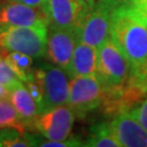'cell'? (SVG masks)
I'll use <instances>...</instances> for the list:
<instances>
[{"label": "cell", "mask_w": 147, "mask_h": 147, "mask_svg": "<svg viewBox=\"0 0 147 147\" xmlns=\"http://www.w3.org/2000/svg\"><path fill=\"white\" fill-rule=\"evenodd\" d=\"M9 1H18V2H21V3L36 8V9H42L46 0H9Z\"/></svg>", "instance_id": "cell-23"}, {"label": "cell", "mask_w": 147, "mask_h": 147, "mask_svg": "<svg viewBox=\"0 0 147 147\" xmlns=\"http://www.w3.org/2000/svg\"><path fill=\"white\" fill-rule=\"evenodd\" d=\"M132 117H134L137 122L147 131V97L129 111Z\"/></svg>", "instance_id": "cell-20"}, {"label": "cell", "mask_w": 147, "mask_h": 147, "mask_svg": "<svg viewBox=\"0 0 147 147\" xmlns=\"http://www.w3.org/2000/svg\"><path fill=\"white\" fill-rule=\"evenodd\" d=\"M83 1H84L86 5H88L89 7H93V5L96 3V1H97V0H83Z\"/></svg>", "instance_id": "cell-25"}, {"label": "cell", "mask_w": 147, "mask_h": 147, "mask_svg": "<svg viewBox=\"0 0 147 147\" xmlns=\"http://www.w3.org/2000/svg\"><path fill=\"white\" fill-rule=\"evenodd\" d=\"M75 115L68 105L59 106L36 117L32 127L49 141H64L71 136Z\"/></svg>", "instance_id": "cell-7"}, {"label": "cell", "mask_w": 147, "mask_h": 147, "mask_svg": "<svg viewBox=\"0 0 147 147\" xmlns=\"http://www.w3.org/2000/svg\"><path fill=\"white\" fill-rule=\"evenodd\" d=\"M2 26L45 27L48 21L42 9L5 0L0 5V27Z\"/></svg>", "instance_id": "cell-9"}, {"label": "cell", "mask_w": 147, "mask_h": 147, "mask_svg": "<svg viewBox=\"0 0 147 147\" xmlns=\"http://www.w3.org/2000/svg\"><path fill=\"white\" fill-rule=\"evenodd\" d=\"M140 1H142V2H144L145 5H147V0H140Z\"/></svg>", "instance_id": "cell-27"}, {"label": "cell", "mask_w": 147, "mask_h": 147, "mask_svg": "<svg viewBox=\"0 0 147 147\" xmlns=\"http://www.w3.org/2000/svg\"><path fill=\"white\" fill-rule=\"evenodd\" d=\"M110 126L120 147H147V131L129 111L116 115Z\"/></svg>", "instance_id": "cell-11"}, {"label": "cell", "mask_w": 147, "mask_h": 147, "mask_svg": "<svg viewBox=\"0 0 147 147\" xmlns=\"http://www.w3.org/2000/svg\"><path fill=\"white\" fill-rule=\"evenodd\" d=\"M102 98L104 87L96 74L71 79L67 105L76 118L84 119L88 113L96 110L102 104Z\"/></svg>", "instance_id": "cell-5"}, {"label": "cell", "mask_w": 147, "mask_h": 147, "mask_svg": "<svg viewBox=\"0 0 147 147\" xmlns=\"http://www.w3.org/2000/svg\"><path fill=\"white\" fill-rule=\"evenodd\" d=\"M89 8L83 0H46L42 10L48 25L76 32Z\"/></svg>", "instance_id": "cell-8"}, {"label": "cell", "mask_w": 147, "mask_h": 147, "mask_svg": "<svg viewBox=\"0 0 147 147\" xmlns=\"http://www.w3.org/2000/svg\"><path fill=\"white\" fill-rule=\"evenodd\" d=\"M97 70V48L78 42L65 73L72 79L75 76L95 75Z\"/></svg>", "instance_id": "cell-12"}, {"label": "cell", "mask_w": 147, "mask_h": 147, "mask_svg": "<svg viewBox=\"0 0 147 147\" xmlns=\"http://www.w3.org/2000/svg\"><path fill=\"white\" fill-rule=\"evenodd\" d=\"M125 9H127L137 20H140L147 27V5L138 0L136 3H134L132 7L125 8Z\"/></svg>", "instance_id": "cell-21"}, {"label": "cell", "mask_w": 147, "mask_h": 147, "mask_svg": "<svg viewBox=\"0 0 147 147\" xmlns=\"http://www.w3.org/2000/svg\"><path fill=\"white\" fill-rule=\"evenodd\" d=\"M96 75L104 89L122 86L129 79L130 67L127 60L110 37L97 48Z\"/></svg>", "instance_id": "cell-3"}, {"label": "cell", "mask_w": 147, "mask_h": 147, "mask_svg": "<svg viewBox=\"0 0 147 147\" xmlns=\"http://www.w3.org/2000/svg\"><path fill=\"white\" fill-rule=\"evenodd\" d=\"M35 146V135L21 132L16 127L0 129V147Z\"/></svg>", "instance_id": "cell-16"}, {"label": "cell", "mask_w": 147, "mask_h": 147, "mask_svg": "<svg viewBox=\"0 0 147 147\" xmlns=\"http://www.w3.org/2000/svg\"><path fill=\"white\" fill-rule=\"evenodd\" d=\"M84 146L120 147V144L111 130L110 122H100L92 126L89 136L84 141Z\"/></svg>", "instance_id": "cell-14"}, {"label": "cell", "mask_w": 147, "mask_h": 147, "mask_svg": "<svg viewBox=\"0 0 147 147\" xmlns=\"http://www.w3.org/2000/svg\"><path fill=\"white\" fill-rule=\"evenodd\" d=\"M34 78L42 90V104L38 108V115L67 105L70 82L64 70L50 64H42L34 70Z\"/></svg>", "instance_id": "cell-4"}, {"label": "cell", "mask_w": 147, "mask_h": 147, "mask_svg": "<svg viewBox=\"0 0 147 147\" xmlns=\"http://www.w3.org/2000/svg\"><path fill=\"white\" fill-rule=\"evenodd\" d=\"M20 82L22 81H20L19 78L13 73V71L8 65L5 58L0 56V84L3 85L8 90H10Z\"/></svg>", "instance_id": "cell-18"}, {"label": "cell", "mask_w": 147, "mask_h": 147, "mask_svg": "<svg viewBox=\"0 0 147 147\" xmlns=\"http://www.w3.org/2000/svg\"><path fill=\"white\" fill-rule=\"evenodd\" d=\"M8 99L26 126L32 127L33 122L38 116V107L25 84L20 82L16 86L10 89Z\"/></svg>", "instance_id": "cell-13"}, {"label": "cell", "mask_w": 147, "mask_h": 147, "mask_svg": "<svg viewBox=\"0 0 147 147\" xmlns=\"http://www.w3.org/2000/svg\"><path fill=\"white\" fill-rule=\"evenodd\" d=\"M113 9L104 1L97 0L89 8L75 32L78 42L98 48L110 37Z\"/></svg>", "instance_id": "cell-6"}, {"label": "cell", "mask_w": 147, "mask_h": 147, "mask_svg": "<svg viewBox=\"0 0 147 147\" xmlns=\"http://www.w3.org/2000/svg\"><path fill=\"white\" fill-rule=\"evenodd\" d=\"M36 146L42 147H80L84 146V142L78 137H69L64 141H49L42 140L36 136Z\"/></svg>", "instance_id": "cell-19"}, {"label": "cell", "mask_w": 147, "mask_h": 147, "mask_svg": "<svg viewBox=\"0 0 147 147\" xmlns=\"http://www.w3.org/2000/svg\"><path fill=\"white\" fill-rule=\"evenodd\" d=\"M8 97H9V90L2 84H0V99H8Z\"/></svg>", "instance_id": "cell-24"}, {"label": "cell", "mask_w": 147, "mask_h": 147, "mask_svg": "<svg viewBox=\"0 0 147 147\" xmlns=\"http://www.w3.org/2000/svg\"><path fill=\"white\" fill-rule=\"evenodd\" d=\"M76 42L78 39L75 32L48 25L46 56L53 64L65 72L69 68Z\"/></svg>", "instance_id": "cell-10"}, {"label": "cell", "mask_w": 147, "mask_h": 147, "mask_svg": "<svg viewBox=\"0 0 147 147\" xmlns=\"http://www.w3.org/2000/svg\"><path fill=\"white\" fill-rule=\"evenodd\" d=\"M5 127H16L21 132H26L27 126L9 99H0V129Z\"/></svg>", "instance_id": "cell-17"}, {"label": "cell", "mask_w": 147, "mask_h": 147, "mask_svg": "<svg viewBox=\"0 0 147 147\" xmlns=\"http://www.w3.org/2000/svg\"><path fill=\"white\" fill-rule=\"evenodd\" d=\"M110 38L127 60L130 78L142 80L147 73V27L125 8L112 12Z\"/></svg>", "instance_id": "cell-1"}, {"label": "cell", "mask_w": 147, "mask_h": 147, "mask_svg": "<svg viewBox=\"0 0 147 147\" xmlns=\"http://www.w3.org/2000/svg\"><path fill=\"white\" fill-rule=\"evenodd\" d=\"M105 3L110 5L113 10L120 9V8H130L134 3H136L138 0H100Z\"/></svg>", "instance_id": "cell-22"}, {"label": "cell", "mask_w": 147, "mask_h": 147, "mask_svg": "<svg viewBox=\"0 0 147 147\" xmlns=\"http://www.w3.org/2000/svg\"><path fill=\"white\" fill-rule=\"evenodd\" d=\"M8 65L13 71V73L19 78L20 81L25 83L34 76V69L32 68L33 58L16 51H5L3 57Z\"/></svg>", "instance_id": "cell-15"}, {"label": "cell", "mask_w": 147, "mask_h": 147, "mask_svg": "<svg viewBox=\"0 0 147 147\" xmlns=\"http://www.w3.org/2000/svg\"><path fill=\"white\" fill-rule=\"evenodd\" d=\"M48 26L0 27V48L3 51H16L34 59L42 58L47 50Z\"/></svg>", "instance_id": "cell-2"}, {"label": "cell", "mask_w": 147, "mask_h": 147, "mask_svg": "<svg viewBox=\"0 0 147 147\" xmlns=\"http://www.w3.org/2000/svg\"><path fill=\"white\" fill-rule=\"evenodd\" d=\"M142 81L144 82V83H145V84L147 85V73H146V75H145V76H144V78L142 79Z\"/></svg>", "instance_id": "cell-26"}]
</instances>
